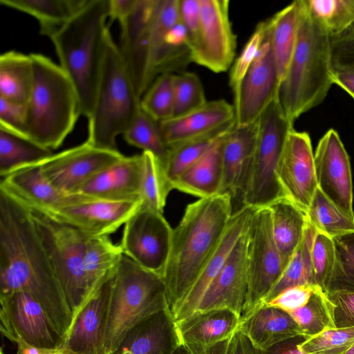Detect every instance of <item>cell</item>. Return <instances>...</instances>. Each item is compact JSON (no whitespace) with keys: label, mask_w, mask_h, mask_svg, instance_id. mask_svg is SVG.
<instances>
[{"label":"cell","mask_w":354,"mask_h":354,"mask_svg":"<svg viewBox=\"0 0 354 354\" xmlns=\"http://www.w3.org/2000/svg\"><path fill=\"white\" fill-rule=\"evenodd\" d=\"M29 293L63 342L72 313L26 205L0 188V295Z\"/></svg>","instance_id":"6da1fadb"},{"label":"cell","mask_w":354,"mask_h":354,"mask_svg":"<svg viewBox=\"0 0 354 354\" xmlns=\"http://www.w3.org/2000/svg\"><path fill=\"white\" fill-rule=\"evenodd\" d=\"M234 213L231 197L218 194L189 203L173 229L162 277L173 319L221 240Z\"/></svg>","instance_id":"7a4b0ae2"},{"label":"cell","mask_w":354,"mask_h":354,"mask_svg":"<svg viewBox=\"0 0 354 354\" xmlns=\"http://www.w3.org/2000/svg\"><path fill=\"white\" fill-rule=\"evenodd\" d=\"M109 0H88L51 39L59 66L77 91L81 115L92 113L111 33Z\"/></svg>","instance_id":"3957f363"},{"label":"cell","mask_w":354,"mask_h":354,"mask_svg":"<svg viewBox=\"0 0 354 354\" xmlns=\"http://www.w3.org/2000/svg\"><path fill=\"white\" fill-rule=\"evenodd\" d=\"M330 68L329 37L304 0L296 46L277 93L280 106L292 123L324 100L333 84Z\"/></svg>","instance_id":"277c9868"},{"label":"cell","mask_w":354,"mask_h":354,"mask_svg":"<svg viewBox=\"0 0 354 354\" xmlns=\"http://www.w3.org/2000/svg\"><path fill=\"white\" fill-rule=\"evenodd\" d=\"M34 82L27 102V138L50 150L62 145L81 115L72 82L50 58L30 54Z\"/></svg>","instance_id":"5b68a950"},{"label":"cell","mask_w":354,"mask_h":354,"mask_svg":"<svg viewBox=\"0 0 354 354\" xmlns=\"http://www.w3.org/2000/svg\"><path fill=\"white\" fill-rule=\"evenodd\" d=\"M162 277L122 255L113 277L105 344L113 354L127 333L140 322L167 308Z\"/></svg>","instance_id":"8992f818"},{"label":"cell","mask_w":354,"mask_h":354,"mask_svg":"<svg viewBox=\"0 0 354 354\" xmlns=\"http://www.w3.org/2000/svg\"><path fill=\"white\" fill-rule=\"evenodd\" d=\"M140 110V99L111 35L93 109L88 118L86 142L98 149L118 151L116 138L124 133Z\"/></svg>","instance_id":"52a82bcc"},{"label":"cell","mask_w":354,"mask_h":354,"mask_svg":"<svg viewBox=\"0 0 354 354\" xmlns=\"http://www.w3.org/2000/svg\"><path fill=\"white\" fill-rule=\"evenodd\" d=\"M28 208L72 313L73 323L97 292L92 291L85 272L86 247L90 235L43 211Z\"/></svg>","instance_id":"ba28073f"},{"label":"cell","mask_w":354,"mask_h":354,"mask_svg":"<svg viewBox=\"0 0 354 354\" xmlns=\"http://www.w3.org/2000/svg\"><path fill=\"white\" fill-rule=\"evenodd\" d=\"M294 129L277 97L258 118V131L243 195V206H269L286 197L277 172L288 136Z\"/></svg>","instance_id":"9c48e42d"},{"label":"cell","mask_w":354,"mask_h":354,"mask_svg":"<svg viewBox=\"0 0 354 354\" xmlns=\"http://www.w3.org/2000/svg\"><path fill=\"white\" fill-rule=\"evenodd\" d=\"M284 270L268 207L254 209L248 227V290L241 318L258 308Z\"/></svg>","instance_id":"30bf717a"},{"label":"cell","mask_w":354,"mask_h":354,"mask_svg":"<svg viewBox=\"0 0 354 354\" xmlns=\"http://www.w3.org/2000/svg\"><path fill=\"white\" fill-rule=\"evenodd\" d=\"M173 229L160 213L142 203L124 223L119 244L122 253L161 276L169 256Z\"/></svg>","instance_id":"8fae6325"},{"label":"cell","mask_w":354,"mask_h":354,"mask_svg":"<svg viewBox=\"0 0 354 354\" xmlns=\"http://www.w3.org/2000/svg\"><path fill=\"white\" fill-rule=\"evenodd\" d=\"M263 41L243 77L238 95L234 98L236 125L256 122L277 97L278 72L273 52L269 19Z\"/></svg>","instance_id":"7c38bea8"},{"label":"cell","mask_w":354,"mask_h":354,"mask_svg":"<svg viewBox=\"0 0 354 354\" xmlns=\"http://www.w3.org/2000/svg\"><path fill=\"white\" fill-rule=\"evenodd\" d=\"M201 27L192 62L214 73L227 71L235 60L236 37L230 19L228 0H199Z\"/></svg>","instance_id":"4fadbf2b"},{"label":"cell","mask_w":354,"mask_h":354,"mask_svg":"<svg viewBox=\"0 0 354 354\" xmlns=\"http://www.w3.org/2000/svg\"><path fill=\"white\" fill-rule=\"evenodd\" d=\"M119 151L94 147L87 142L41 161V171L59 191L75 194L104 168L122 159Z\"/></svg>","instance_id":"5bb4252c"},{"label":"cell","mask_w":354,"mask_h":354,"mask_svg":"<svg viewBox=\"0 0 354 354\" xmlns=\"http://www.w3.org/2000/svg\"><path fill=\"white\" fill-rule=\"evenodd\" d=\"M0 328L5 337L16 335L38 348H56L62 345L45 311L29 293L0 295Z\"/></svg>","instance_id":"9a60e30c"},{"label":"cell","mask_w":354,"mask_h":354,"mask_svg":"<svg viewBox=\"0 0 354 354\" xmlns=\"http://www.w3.org/2000/svg\"><path fill=\"white\" fill-rule=\"evenodd\" d=\"M314 162L318 188L343 212L354 218L349 157L335 129L328 130L319 140Z\"/></svg>","instance_id":"2e32d148"},{"label":"cell","mask_w":354,"mask_h":354,"mask_svg":"<svg viewBox=\"0 0 354 354\" xmlns=\"http://www.w3.org/2000/svg\"><path fill=\"white\" fill-rule=\"evenodd\" d=\"M277 175L285 196L307 213L318 188L311 140L307 132L290 131Z\"/></svg>","instance_id":"e0dca14e"},{"label":"cell","mask_w":354,"mask_h":354,"mask_svg":"<svg viewBox=\"0 0 354 354\" xmlns=\"http://www.w3.org/2000/svg\"><path fill=\"white\" fill-rule=\"evenodd\" d=\"M141 203L105 201L87 196L80 201L44 212L90 236H109L126 223Z\"/></svg>","instance_id":"ac0fdd59"},{"label":"cell","mask_w":354,"mask_h":354,"mask_svg":"<svg viewBox=\"0 0 354 354\" xmlns=\"http://www.w3.org/2000/svg\"><path fill=\"white\" fill-rule=\"evenodd\" d=\"M179 21V0H151L149 40L154 80L161 74L182 70L192 62L189 48H174L167 42L170 30Z\"/></svg>","instance_id":"d6986e66"},{"label":"cell","mask_w":354,"mask_h":354,"mask_svg":"<svg viewBox=\"0 0 354 354\" xmlns=\"http://www.w3.org/2000/svg\"><path fill=\"white\" fill-rule=\"evenodd\" d=\"M248 228L231 252L196 311L230 309L241 317L248 290Z\"/></svg>","instance_id":"ffe728a7"},{"label":"cell","mask_w":354,"mask_h":354,"mask_svg":"<svg viewBox=\"0 0 354 354\" xmlns=\"http://www.w3.org/2000/svg\"><path fill=\"white\" fill-rule=\"evenodd\" d=\"M113 275L83 308L59 347L71 354H107L106 328Z\"/></svg>","instance_id":"44dd1931"},{"label":"cell","mask_w":354,"mask_h":354,"mask_svg":"<svg viewBox=\"0 0 354 354\" xmlns=\"http://www.w3.org/2000/svg\"><path fill=\"white\" fill-rule=\"evenodd\" d=\"M254 208L243 206L234 212L217 246L174 317L180 321L194 313L210 285L220 274L231 252L247 231Z\"/></svg>","instance_id":"7402d4cb"},{"label":"cell","mask_w":354,"mask_h":354,"mask_svg":"<svg viewBox=\"0 0 354 354\" xmlns=\"http://www.w3.org/2000/svg\"><path fill=\"white\" fill-rule=\"evenodd\" d=\"M258 120L236 125L225 136L223 147V176L219 194H227L236 211L242 208L243 195L254 149ZM234 214V213H233Z\"/></svg>","instance_id":"603a6c76"},{"label":"cell","mask_w":354,"mask_h":354,"mask_svg":"<svg viewBox=\"0 0 354 354\" xmlns=\"http://www.w3.org/2000/svg\"><path fill=\"white\" fill-rule=\"evenodd\" d=\"M241 318L227 308L195 311L175 322L179 345L192 354H207L211 347L234 335L239 330Z\"/></svg>","instance_id":"cb8c5ba5"},{"label":"cell","mask_w":354,"mask_h":354,"mask_svg":"<svg viewBox=\"0 0 354 354\" xmlns=\"http://www.w3.org/2000/svg\"><path fill=\"white\" fill-rule=\"evenodd\" d=\"M39 162L19 167L2 177L0 188L27 207L44 212L86 198V195L66 194L55 187L43 174Z\"/></svg>","instance_id":"d4e9b609"},{"label":"cell","mask_w":354,"mask_h":354,"mask_svg":"<svg viewBox=\"0 0 354 354\" xmlns=\"http://www.w3.org/2000/svg\"><path fill=\"white\" fill-rule=\"evenodd\" d=\"M142 155L124 156L102 169L77 192L111 201H142Z\"/></svg>","instance_id":"484cf974"},{"label":"cell","mask_w":354,"mask_h":354,"mask_svg":"<svg viewBox=\"0 0 354 354\" xmlns=\"http://www.w3.org/2000/svg\"><path fill=\"white\" fill-rule=\"evenodd\" d=\"M233 121V104L225 100L208 101L185 115L160 122L162 139L169 149L186 140L212 132Z\"/></svg>","instance_id":"4316f807"},{"label":"cell","mask_w":354,"mask_h":354,"mask_svg":"<svg viewBox=\"0 0 354 354\" xmlns=\"http://www.w3.org/2000/svg\"><path fill=\"white\" fill-rule=\"evenodd\" d=\"M178 346L175 322L166 308L131 328L113 354H173Z\"/></svg>","instance_id":"83f0119b"},{"label":"cell","mask_w":354,"mask_h":354,"mask_svg":"<svg viewBox=\"0 0 354 354\" xmlns=\"http://www.w3.org/2000/svg\"><path fill=\"white\" fill-rule=\"evenodd\" d=\"M239 330L259 351H265L286 339L303 335L292 316L272 306H262L244 319Z\"/></svg>","instance_id":"f1b7e54d"},{"label":"cell","mask_w":354,"mask_h":354,"mask_svg":"<svg viewBox=\"0 0 354 354\" xmlns=\"http://www.w3.org/2000/svg\"><path fill=\"white\" fill-rule=\"evenodd\" d=\"M228 133L220 138L196 162L181 174L172 183L173 189L199 198L218 194L223 176V147Z\"/></svg>","instance_id":"f546056e"},{"label":"cell","mask_w":354,"mask_h":354,"mask_svg":"<svg viewBox=\"0 0 354 354\" xmlns=\"http://www.w3.org/2000/svg\"><path fill=\"white\" fill-rule=\"evenodd\" d=\"M272 229L284 269L301 243L308 223L307 213L287 197L269 206Z\"/></svg>","instance_id":"4dcf8cb0"},{"label":"cell","mask_w":354,"mask_h":354,"mask_svg":"<svg viewBox=\"0 0 354 354\" xmlns=\"http://www.w3.org/2000/svg\"><path fill=\"white\" fill-rule=\"evenodd\" d=\"M303 4L304 0L294 1L268 18L279 84L296 46Z\"/></svg>","instance_id":"1f68e13d"},{"label":"cell","mask_w":354,"mask_h":354,"mask_svg":"<svg viewBox=\"0 0 354 354\" xmlns=\"http://www.w3.org/2000/svg\"><path fill=\"white\" fill-rule=\"evenodd\" d=\"M88 0H0L8 8L34 17L40 33L49 38L69 21Z\"/></svg>","instance_id":"d6a6232c"},{"label":"cell","mask_w":354,"mask_h":354,"mask_svg":"<svg viewBox=\"0 0 354 354\" xmlns=\"http://www.w3.org/2000/svg\"><path fill=\"white\" fill-rule=\"evenodd\" d=\"M34 82L30 55L10 50L0 56V97L26 104Z\"/></svg>","instance_id":"836d02e7"},{"label":"cell","mask_w":354,"mask_h":354,"mask_svg":"<svg viewBox=\"0 0 354 354\" xmlns=\"http://www.w3.org/2000/svg\"><path fill=\"white\" fill-rule=\"evenodd\" d=\"M316 233L317 230L308 221L301 243L260 306L289 288L301 285L316 286L311 259Z\"/></svg>","instance_id":"e575fe53"},{"label":"cell","mask_w":354,"mask_h":354,"mask_svg":"<svg viewBox=\"0 0 354 354\" xmlns=\"http://www.w3.org/2000/svg\"><path fill=\"white\" fill-rule=\"evenodd\" d=\"M52 150L31 139L0 128V175L41 162L53 155Z\"/></svg>","instance_id":"d590c367"},{"label":"cell","mask_w":354,"mask_h":354,"mask_svg":"<svg viewBox=\"0 0 354 354\" xmlns=\"http://www.w3.org/2000/svg\"><path fill=\"white\" fill-rule=\"evenodd\" d=\"M235 124V121H233L212 132L169 148L164 169L171 185L181 174L196 162L220 138L229 133Z\"/></svg>","instance_id":"8d00e7d4"},{"label":"cell","mask_w":354,"mask_h":354,"mask_svg":"<svg viewBox=\"0 0 354 354\" xmlns=\"http://www.w3.org/2000/svg\"><path fill=\"white\" fill-rule=\"evenodd\" d=\"M307 216L317 231L332 238L354 231V218L339 209L319 188L311 201Z\"/></svg>","instance_id":"74e56055"},{"label":"cell","mask_w":354,"mask_h":354,"mask_svg":"<svg viewBox=\"0 0 354 354\" xmlns=\"http://www.w3.org/2000/svg\"><path fill=\"white\" fill-rule=\"evenodd\" d=\"M289 314L299 325L302 334L308 338L325 330L336 328L333 305L319 288L315 290L304 306Z\"/></svg>","instance_id":"f35d334b"},{"label":"cell","mask_w":354,"mask_h":354,"mask_svg":"<svg viewBox=\"0 0 354 354\" xmlns=\"http://www.w3.org/2000/svg\"><path fill=\"white\" fill-rule=\"evenodd\" d=\"M141 183L142 203L163 213L167 196L174 189L164 167L151 153L143 151Z\"/></svg>","instance_id":"ab89813d"},{"label":"cell","mask_w":354,"mask_h":354,"mask_svg":"<svg viewBox=\"0 0 354 354\" xmlns=\"http://www.w3.org/2000/svg\"><path fill=\"white\" fill-rule=\"evenodd\" d=\"M123 136L129 145L153 154L164 167L169 149L162 139L159 122L145 113L141 108Z\"/></svg>","instance_id":"60d3db41"},{"label":"cell","mask_w":354,"mask_h":354,"mask_svg":"<svg viewBox=\"0 0 354 354\" xmlns=\"http://www.w3.org/2000/svg\"><path fill=\"white\" fill-rule=\"evenodd\" d=\"M308 10L328 37L354 22V0H305Z\"/></svg>","instance_id":"b9f144b4"},{"label":"cell","mask_w":354,"mask_h":354,"mask_svg":"<svg viewBox=\"0 0 354 354\" xmlns=\"http://www.w3.org/2000/svg\"><path fill=\"white\" fill-rule=\"evenodd\" d=\"M335 260L325 293L354 292V231L333 238Z\"/></svg>","instance_id":"7bdbcfd3"},{"label":"cell","mask_w":354,"mask_h":354,"mask_svg":"<svg viewBox=\"0 0 354 354\" xmlns=\"http://www.w3.org/2000/svg\"><path fill=\"white\" fill-rule=\"evenodd\" d=\"M174 75L167 73L158 75L140 99L141 109L159 122L173 117Z\"/></svg>","instance_id":"ee69618b"},{"label":"cell","mask_w":354,"mask_h":354,"mask_svg":"<svg viewBox=\"0 0 354 354\" xmlns=\"http://www.w3.org/2000/svg\"><path fill=\"white\" fill-rule=\"evenodd\" d=\"M174 113L178 117L192 112L208 101L198 76L191 72H181L174 75Z\"/></svg>","instance_id":"f6af8a7d"},{"label":"cell","mask_w":354,"mask_h":354,"mask_svg":"<svg viewBox=\"0 0 354 354\" xmlns=\"http://www.w3.org/2000/svg\"><path fill=\"white\" fill-rule=\"evenodd\" d=\"M354 344V327L330 328L299 345L303 354H345Z\"/></svg>","instance_id":"bcb514c9"},{"label":"cell","mask_w":354,"mask_h":354,"mask_svg":"<svg viewBox=\"0 0 354 354\" xmlns=\"http://www.w3.org/2000/svg\"><path fill=\"white\" fill-rule=\"evenodd\" d=\"M267 28V20L260 21L245 44L240 55L232 64L229 76V85L234 98L238 95L241 82L252 64L263 41Z\"/></svg>","instance_id":"7dc6e473"},{"label":"cell","mask_w":354,"mask_h":354,"mask_svg":"<svg viewBox=\"0 0 354 354\" xmlns=\"http://www.w3.org/2000/svg\"><path fill=\"white\" fill-rule=\"evenodd\" d=\"M311 259L315 284L324 292L335 265V250L333 238L317 231L312 246Z\"/></svg>","instance_id":"c3c4849f"},{"label":"cell","mask_w":354,"mask_h":354,"mask_svg":"<svg viewBox=\"0 0 354 354\" xmlns=\"http://www.w3.org/2000/svg\"><path fill=\"white\" fill-rule=\"evenodd\" d=\"M329 41L331 66L354 68V22Z\"/></svg>","instance_id":"681fc988"},{"label":"cell","mask_w":354,"mask_h":354,"mask_svg":"<svg viewBox=\"0 0 354 354\" xmlns=\"http://www.w3.org/2000/svg\"><path fill=\"white\" fill-rule=\"evenodd\" d=\"M26 104L0 97V128L27 137Z\"/></svg>","instance_id":"f907efd6"},{"label":"cell","mask_w":354,"mask_h":354,"mask_svg":"<svg viewBox=\"0 0 354 354\" xmlns=\"http://www.w3.org/2000/svg\"><path fill=\"white\" fill-rule=\"evenodd\" d=\"M317 288L312 285L291 287L262 306L275 307L290 313L304 306Z\"/></svg>","instance_id":"816d5d0a"},{"label":"cell","mask_w":354,"mask_h":354,"mask_svg":"<svg viewBox=\"0 0 354 354\" xmlns=\"http://www.w3.org/2000/svg\"><path fill=\"white\" fill-rule=\"evenodd\" d=\"M179 17L186 30L188 45L192 54L197 46L200 33L199 0H179Z\"/></svg>","instance_id":"f5cc1de1"},{"label":"cell","mask_w":354,"mask_h":354,"mask_svg":"<svg viewBox=\"0 0 354 354\" xmlns=\"http://www.w3.org/2000/svg\"><path fill=\"white\" fill-rule=\"evenodd\" d=\"M326 295L333 305L335 327H354V292H334Z\"/></svg>","instance_id":"db71d44e"},{"label":"cell","mask_w":354,"mask_h":354,"mask_svg":"<svg viewBox=\"0 0 354 354\" xmlns=\"http://www.w3.org/2000/svg\"><path fill=\"white\" fill-rule=\"evenodd\" d=\"M333 84L344 90L354 99V68L331 66Z\"/></svg>","instance_id":"11a10c76"},{"label":"cell","mask_w":354,"mask_h":354,"mask_svg":"<svg viewBox=\"0 0 354 354\" xmlns=\"http://www.w3.org/2000/svg\"><path fill=\"white\" fill-rule=\"evenodd\" d=\"M308 338L304 335H299L280 342L267 350H258V352L259 354H303L299 345Z\"/></svg>","instance_id":"9f6ffc18"},{"label":"cell","mask_w":354,"mask_h":354,"mask_svg":"<svg viewBox=\"0 0 354 354\" xmlns=\"http://www.w3.org/2000/svg\"><path fill=\"white\" fill-rule=\"evenodd\" d=\"M135 0H109V19L119 21L131 9Z\"/></svg>","instance_id":"6f0895ef"},{"label":"cell","mask_w":354,"mask_h":354,"mask_svg":"<svg viewBox=\"0 0 354 354\" xmlns=\"http://www.w3.org/2000/svg\"><path fill=\"white\" fill-rule=\"evenodd\" d=\"M232 354H259L248 338L238 330L232 337Z\"/></svg>","instance_id":"680465c9"},{"label":"cell","mask_w":354,"mask_h":354,"mask_svg":"<svg viewBox=\"0 0 354 354\" xmlns=\"http://www.w3.org/2000/svg\"><path fill=\"white\" fill-rule=\"evenodd\" d=\"M233 337V336H232ZM232 337L211 347L207 354H232ZM173 354H192L187 348L179 345Z\"/></svg>","instance_id":"91938a15"},{"label":"cell","mask_w":354,"mask_h":354,"mask_svg":"<svg viewBox=\"0 0 354 354\" xmlns=\"http://www.w3.org/2000/svg\"><path fill=\"white\" fill-rule=\"evenodd\" d=\"M345 354H354V344Z\"/></svg>","instance_id":"94428289"},{"label":"cell","mask_w":354,"mask_h":354,"mask_svg":"<svg viewBox=\"0 0 354 354\" xmlns=\"http://www.w3.org/2000/svg\"><path fill=\"white\" fill-rule=\"evenodd\" d=\"M1 354H4L2 348L1 349Z\"/></svg>","instance_id":"6125c7cd"}]
</instances>
